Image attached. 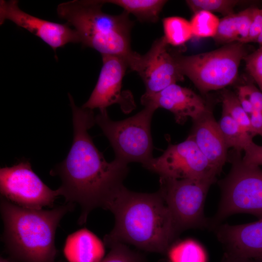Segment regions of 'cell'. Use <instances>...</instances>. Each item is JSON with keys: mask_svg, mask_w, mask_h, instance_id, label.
I'll use <instances>...</instances> for the list:
<instances>
[{"mask_svg": "<svg viewBox=\"0 0 262 262\" xmlns=\"http://www.w3.org/2000/svg\"><path fill=\"white\" fill-rule=\"evenodd\" d=\"M68 98L72 113V145L66 159L50 174L60 178L58 190L66 203L80 205L78 222L82 225L93 210L99 207L107 210L123 186L129 167L128 164L116 159L111 162L106 161L88 133L96 123L93 110L77 106L69 93Z\"/></svg>", "mask_w": 262, "mask_h": 262, "instance_id": "cell-1", "label": "cell"}, {"mask_svg": "<svg viewBox=\"0 0 262 262\" xmlns=\"http://www.w3.org/2000/svg\"><path fill=\"white\" fill-rule=\"evenodd\" d=\"M107 210L115 217V225L103 238L105 245H132L141 250L166 254L179 233L171 214L159 191L133 192L122 186Z\"/></svg>", "mask_w": 262, "mask_h": 262, "instance_id": "cell-2", "label": "cell"}, {"mask_svg": "<svg viewBox=\"0 0 262 262\" xmlns=\"http://www.w3.org/2000/svg\"><path fill=\"white\" fill-rule=\"evenodd\" d=\"M74 207V203L67 202L50 210L28 209L1 196L2 240L11 258L17 262H55L56 230Z\"/></svg>", "mask_w": 262, "mask_h": 262, "instance_id": "cell-3", "label": "cell"}, {"mask_svg": "<svg viewBox=\"0 0 262 262\" xmlns=\"http://www.w3.org/2000/svg\"><path fill=\"white\" fill-rule=\"evenodd\" d=\"M102 0H74L59 4V17L72 26L80 43L93 49L102 55L124 59L132 70L136 71L142 55L133 51L131 45L132 22L123 11L117 15L102 10Z\"/></svg>", "mask_w": 262, "mask_h": 262, "instance_id": "cell-4", "label": "cell"}, {"mask_svg": "<svg viewBox=\"0 0 262 262\" xmlns=\"http://www.w3.org/2000/svg\"><path fill=\"white\" fill-rule=\"evenodd\" d=\"M244 44L233 42L209 52L176 55V61L181 74L206 93L224 88L235 81L241 62L247 55Z\"/></svg>", "mask_w": 262, "mask_h": 262, "instance_id": "cell-5", "label": "cell"}, {"mask_svg": "<svg viewBox=\"0 0 262 262\" xmlns=\"http://www.w3.org/2000/svg\"><path fill=\"white\" fill-rule=\"evenodd\" d=\"M156 109L147 105L134 115L117 121L110 118L107 110L95 115V122L109 141L115 159L128 164L138 162L143 165L153 158L150 128Z\"/></svg>", "mask_w": 262, "mask_h": 262, "instance_id": "cell-6", "label": "cell"}, {"mask_svg": "<svg viewBox=\"0 0 262 262\" xmlns=\"http://www.w3.org/2000/svg\"><path fill=\"white\" fill-rule=\"evenodd\" d=\"M237 153L232 159L229 173L219 181L221 198L212 226L237 213L262 218V170L244 163L240 152Z\"/></svg>", "mask_w": 262, "mask_h": 262, "instance_id": "cell-7", "label": "cell"}, {"mask_svg": "<svg viewBox=\"0 0 262 262\" xmlns=\"http://www.w3.org/2000/svg\"><path fill=\"white\" fill-rule=\"evenodd\" d=\"M215 181L200 179H173L160 177L158 191L164 199L180 234L190 229L211 225L204 215L207 193Z\"/></svg>", "mask_w": 262, "mask_h": 262, "instance_id": "cell-8", "label": "cell"}, {"mask_svg": "<svg viewBox=\"0 0 262 262\" xmlns=\"http://www.w3.org/2000/svg\"><path fill=\"white\" fill-rule=\"evenodd\" d=\"M1 196L19 206L32 209L52 207L60 196L45 184L33 170L30 163L21 160L0 169Z\"/></svg>", "mask_w": 262, "mask_h": 262, "instance_id": "cell-9", "label": "cell"}, {"mask_svg": "<svg viewBox=\"0 0 262 262\" xmlns=\"http://www.w3.org/2000/svg\"><path fill=\"white\" fill-rule=\"evenodd\" d=\"M143 166L160 177L173 179L210 180L215 181L219 173L192 140L169 145L163 154Z\"/></svg>", "mask_w": 262, "mask_h": 262, "instance_id": "cell-10", "label": "cell"}, {"mask_svg": "<svg viewBox=\"0 0 262 262\" xmlns=\"http://www.w3.org/2000/svg\"><path fill=\"white\" fill-rule=\"evenodd\" d=\"M102 66L97 82L87 101L82 106L100 112L114 104H118L124 111L135 106L130 93L121 90L123 77L127 67L123 58L113 55H102Z\"/></svg>", "mask_w": 262, "mask_h": 262, "instance_id": "cell-11", "label": "cell"}, {"mask_svg": "<svg viewBox=\"0 0 262 262\" xmlns=\"http://www.w3.org/2000/svg\"><path fill=\"white\" fill-rule=\"evenodd\" d=\"M169 46L162 36L154 41L147 53L142 55L136 72L145 86L143 97L154 95L184 79L177 66L176 55L169 51Z\"/></svg>", "mask_w": 262, "mask_h": 262, "instance_id": "cell-12", "label": "cell"}, {"mask_svg": "<svg viewBox=\"0 0 262 262\" xmlns=\"http://www.w3.org/2000/svg\"><path fill=\"white\" fill-rule=\"evenodd\" d=\"M6 20L40 38L55 53L57 49L68 43H80L77 33L67 23H58L32 16L22 10L16 0H0V25Z\"/></svg>", "mask_w": 262, "mask_h": 262, "instance_id": "cell-13", "label": "cell"}, {"mask_svg": "<svg viewBox=\"0 0 262 262\" xmlns=\"http://www.w3.org/2000/svg\"><path fill=\"white\" fill-rule=\"evenodd\" d=\"M145 106L152 105L171 112L177 123L183 124L188 118L192 120L199 116L208 108L203 99L191 89L173 84L150 97H141Z\"/></svg>", "mask_w": 262, "mask_h": 262, "instance_id": "cell-14", "label": "cell"}, {"mask_svg": "<svg viewBox=\"0 0 262 262\" xmlns=\"http://www.w3.org/2000/svg\"><path fill=\"white\" fill-rule=\"evenodd\" d=\"M216 229L217 237L224 246L225 253L262 260V218L245 224H224Z\"/></svg>", "mask_w": 262, "mask_h": 262, "instance_id": "cell-15", "label": "cell"}, {"mask_svg": "<svg viewBox=\"0 0 262 262\" xmlns=\"http://www.w3.org/2000/svg\"><path fill=\"white\" fill-rule=\"evenodd\" d=\"M187 138L193 140L210 164L219 172L228 157V149L218 122L208 108L193 120Z\"/></svg>", "mask_w": 262, "mask_h": 262, "instance_id": "cell-16", "label": "cell"}, {"mask_svg": "<svg viewBox=\"0 0 262 262\" xmlns=\"http://www.w3.org/2000/svg\"><path fill=\"white\" fill-rule=\"evenodd\" d=\"M64 253L69 262H99L105 253L104 244L86 228L69 235Z\"/></svg>", "mask_w": 262, "mask_h": 262, "instance_id": "cell-17", "label": "cell"}, {"mask_svg": "<svg viewBox=\"0 0 262 262\" xmlns=\"http://www.w3.org/2000/svg\"><path fill=\"white\" fill-rule=\"evenodd\" d=\"M256 8H248L220 19L214 40L225 44L233 42L247 43Z\"/></svg>", "mask_w": 262, "mask_h": 262, "instance_id": "cell-18", "label": "cell"}, {"mask_svg": "<svg viewBox=\"0 0 262 262\" xmlns=\"http://www.w3.org/2000/svg\"><path fill=\"white\" fill-rule=\"evenodd\" d=\"M105 3H111L122 8L142 22H157L164 5L165 0H102Z\"/></svg>", "mask_w": 262, "mask_h": 262, "instance_id": "cell-19", "label": "cell"}, {"mask_svg": "<svg viewBox=\"0 0 262 262\" xmlns=\"http://www.w3.org/2000/svg\"><path fill=\"white\" fill-rule=\"evenodd\" d=\"M218 124L228 148H233L240 152L253 142V136L223 109Z\"/></svg>", "mask_w": 262, "mask_h": 262, "instance_id": "cell-20", "label": "cell"}, {"mask_svg": "<svg viewBox=\"0 0 262 262\" xmlns=\"http://www.w3.org/2000/svg\"><path fill=\"white\" fill-rule=\"evenodd\" d=\"M162 22L163 36L168 45L181 46L193 37L190 21L183 17H166L163 18Z\"/></svg>", "mask_w": 262, "mask_h": 262, "instance_id": "cell-21", "label": "cell"}, {"mask_svg": "<svg viewBox=\"0 0 262 262\" xmlns=\"http://www.w3.org/2000/svg\"><path fill=\"white\" fill-rule=\"evenodd\" d=\"M166 254L170 262H206L204 248L193 239L175 242Z\"/></svg>", "mask_w": 262, "mask_h": 262, "instance_id": "cell-22", "label": "cell"}, {"mask_svg": "<svg viewBox=\"0 0 262 262\" xmlns=\"http://www.w3.org/2000/svg\"><path fill=\"white\" fill-rule=\"evenodd\" d=\"M220 19L213 13L200 11L194 14L190 21L193 35L196 38H214Z\"/></svg>", "mask_w": 262, "mask_h": 262, "instance_id": "cell-23", "label": "cell"}, {"mask_svg": "<svg viewBox=\"0 0 262 262\" xmlns=\"http://www.w3.org/2000/svg\"><path fill=\"white\" fill-rule=\"evenodd\" d=\"M223 109L225 110L243 128L252 136H255L249 118L242 107L237 95L224 90L222 94Z\"/></svg>", "mask_w": 262, "mask_h": 262, "instance_id": "cell-24", "label": "cell"}, {"mask_svg": "<svg viewBox=\"0 0 262 262\" xmlns=\"http://www.w3.org/2000/svg\"><path fill=\"white\" fill-rule=\"evenodd\" d=\"M238 0H187L186 3L194 13L207 11L221 14L224 16L232 14L234 7L241 3Z\"/></svg>", "mask_w": 262, "mask_h": 262, "instance_id": "cell-25", "label": "cell"}, {"mask_svg": "<svg viewBox=\"0 0 262 262\" xmlns=\"http://www.w3.org/2000/svg\"><path fill=\"white\" fill-rule=\"evenodd\" d=\"M109 247L110 252L99 262H146L141 253L130 249L125 244L115 243Z\"/></svg>", "mask_w": 262, "mask_h": 262, "instance_id": "cell-26", "label": "cell"}, {"mask_svg": "<svg viewBox=\"0 0 262 262\" xmlns=\"http://www.w3.org/2000/svg\"><path fill=\"white\" fill-rule=\"evenodd\" d=\"M246 70L262 92V46L244 59Z\"/></svg>", "mask_w": 262, "mask_h": 262, "instance_id": "cell-27", "label": "cell"}, {"mask_svg": "<svg viewBox=\"0 0 262 262\" xmlns=\"http://www.w3.org/2000/svg\"><path fill=\"white\" fill-rule=\"evenodd\" d=\"M238 95L244 97L249 101L253 110L262 113V92L254 85L249 84L239 86Z\"/></svg>", "mask_w": 262, "mask_h": 262, "instance_id": "cell-28", "label": "cell"}, {"mask_svg": "<svg viewBox=\"0 0 262 262\" xmlns=\"http://www.w3.org/2000/svg\"><path fill=\"white\" fill-rule=\"evenodd\" d=\"M244 151L245 155L242 161L244 163L258 166L262 165V146L252 142Z\"/></svg>", "mask_w": 262, "mask_h": 262, "instance_id": "cell-29", "label": "cell"}, {"mask_svg": "<svg viewBox=\"0 0 262 262\" xmlns=\"http://www.w3.org/2000/svg\"><path fill=\"white\" fill-rule=\"evenodd\" d=\"M262 31V9L256 8L254 18L247 43L255 42Z\"/></svg>", "mask_w": 262, "mask_h": 262, "instance_id": "cell-30", "label": "cell"}, {"mask_svg": "<svg viewBox=\"0 0 262 262\" xmlns=\"http://www.w3.org/2000/svg\"><path fill=\"white\" fill-rule=\"evenodd\" d=\"M222 262H262V260L242 257L225 253Z\"/></svg>", "mask_w": 262, "mask_h": 262, "instance_id": "cell-31", "label": "cell"}, {"mask_svg": "<svg viewBox=\"0 0 262 262\" xmlns=\"http://www.w3.org/2000/svg\"><path fill=\"white\" fill-rule=\"evenodd\" d=\"M0 262H17L12 258H5L2 257L0 258Z\"/></svg>", "mask_w": 262, "mask_h": 262, "instance_id": "cell-32", "label": "cell"}, {"mask_svg": "<svg viewBox=\"0 0 262 262\" xmlns=\"http://www.w3.org/2000/svg\"><path fill=\"white\" fill-rule=\"evenodd\" d=\"M254 42H257L261 46H262V31L260 34L257 37Z\"/></svg>", "mask_w": 262, "mask_h": 262, "instance_id": "cell-33", "label": "cell"}]
</instances>
